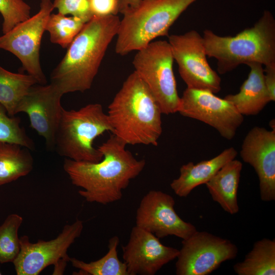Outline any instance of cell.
<instances>
[{"instance_id":"d4e9b609","label":"cell","mask_w":275,"mask_h":275,"mask_svg":"<svg viewBox=\"0 0 275 275\" xmlns=\"http://www.w3.org/2000/svg\"><path fill=\"white\" fill-rule=\"evenodd\" d=\"M23 222L20 215H9L0 225V263L13 262L20 250L18 230Z\"/></svg>"},{"instance_id":"4316f807","label":"cell","mask_w":275,"mask_h":275,"mask_svg":"<svg viewBox=\"0 0 275 275\" xmlns=\"http://www.w3.org/2000/svg\"><path fill=\"white\" fill-rule=\"evenodd\" d=\"M31 7L23 0H0V13L3 18V34L29 18Z\"/></svg>"},{"instance_id":"cb8c5ba5","label":"cell","mask_w":275,"mask_h":275,"mask_svg":"<svg viewBox=\"0 0 275 275\" xmlns=\"http://www.w3.org/2000/svg\"><path fill=\"white\" fill-rule=\"evenodd\" d=\"M86 23L78 18L68 17L58 12L49 15L45 31L49 32L51 43L65 48H68Z\"/></svg>"},{"instance_id":"ac0fdd59","label":"cell","mask_w":275,"mask_h":275,"mask_svg":"<svg viewBox=\"0 0 275 275\" xmlns=\"http://www.w3.org/2000/svg\"><path fill=\"white\" fill-rule=\"evenodd\" d=\"M247 65L250 71L239 91L227 95L224 98L232 103L242 116L256 115L271 100L264 82L263 66L257 63Z\"/></svg>"},{"instance_id":"52a82bcc","label":"cell","mask_w":275,"mask_h":275,"mask_svg":"<svg viewBox=\"0 0 275 275\" xmlns=\"http://www.w3.org/2000/svg\"><path fill=\"white\" fill-rule=\"evenodd\" d=\"M174 59L168 41H152L138 50L132 64L134 71L147 86L162 114L178 112L180 97L173 69Z\"/></svg>"},{"instance_id":"ffe728a7","label":"cell","mask_w":275,"mask_h":275,"mask_svg":"<svg viewBox=\"0 0 275 275\" xmlns=\"http://www.w3.org/2000/svg\"><path fill=\"white\" fill-rule=\"evenodd\" d=\"M13 143L0 142V186L28 175L34 160L29 149Z\"/></svg>"},{"instance_id":"44dd1931","label":"cell","mask_w":275,"mask_h":275,"mask_svg":"<svg viewBox=\"0 0 275 275\" xmlns=\"http://www.w3.org/2000/svg\"><path fill=\"white\" fill-rule=\"evenodd\" d=\"M233 269L238 275H274V239L256 241L243 260L235 264Z\"/></svg>"},{"instance_id":"1f68e13d","label":"cell","mask_w":275,"mask_h":275,"mask_svg":"<svg viewBox=\"0 0 275 275\" xmlns=\"http://www.w3.org/2000/svg\"><path fill=\"white\" fill-rule=\"evenodd\" d=\"M269 125L270 126L271 130H275V122L274 119H272L269 122Z\"/></svg>"},{"instance_id":"5bb4252c","label":"cell","mask_w":275,"mask_h":275,"mask_svg":"<svg viewBox=\"0 0 275 275\" xmlns=\"http://www.w3.org/2000/svg\"><path fill=\"white\" fill-rule=\"evenodd\" d=\"M123 262L128 275H154L176 259L179 250L162 244L159 238L136 226L122 248Z\"/></svg>"},{"instance_id":"5b68a950","label":"cell","mask_w":275,"mask_h":275,"mask_svg":"<svg viewBox=\"0 0 275 275\" xmlns=\"http://www.w3.org/2000/svg\"><path fill=\"white\" fill-rule=\"evenodd\" d=\"M197 0H142L120 19L115 51L125 56L139 50L156 38L168 36L173 24Z\"/></svg>"},{"instance_id":"e0dca14e","label":"cell","mask_w":275,"mask_h":275,"mask_svg":"<svg viewBox=\"0 0 275 275\" xmlns=\"http://www.w3.org/2000/svg\"><path fill=\"white\" fill-rule=\"evenodd\" d=\"M237 152L234 147L226 149L216 156L194 164L189 162L180 169V175L170 186L180 197H186L196 187L208 182L229 161L235 159Z\"/></svg>"},{"instance_id":"603a6c76","label":"cell","mask_w":275,"mask_h":275,"mask_svg":"<svg viewBox=\"0 0 275 275\" xmlns=\"http://www.w3.org/2000/svg\"><path fill=\"white\" fill-rule=\"evenodd\" d=\"M119 238L114 236L108 241V251L100 259L89 263L75 258H70L72 265L79 271L75 274L81 275H128L127 267L118 256L117 247Z\"/></svg>"},{"instance_id":"7c38bea8","label":"cell","mask_w":275,"mask_h":275,"mask_svg":"<svg viewBox=\"0 0 275 275\" xmlns=\"http://www.w3.org/2000/svg\"><path fill=\"white\" fill-rule=\"evenodd\" d=\"M178 112L182 116L203 122L231 140L244 118L230 101L204 90L186 88L180 97Z\"/></svg>"},{"instance_id":"9a60e30c","label":"cell","mask_w":275,"mask_h":275,"mask_svg":"<svg viewBox=\"0 0 275 275\" xmlns=\"http://www.w3.org/2000/svg\"><path fill=\"white\" fill-rule=\"evenodd\" d=\"M63 95L51 84L33 86L19 102L16 114L25 113L30 125L43 136L48 149H54V138L63 107Z\"/></svg>"},{"instance_id":"4fadbf2b","label":"cell","mask_w":275,"mask_h":275,"mask_svg":"<svg viewBox=\"0 0 275 275\" xmlns=\"http://www.w3.org/2000/svg\"><path fill=\"white\" fill-rule=\"evenodd\" d=\"M170 195L160 190L148 191L142 199L135 216L136 226L159 238L169 235L186 239L197 231L191 223L183 220L174 209Z\"/></svg>"},{"instance_id":"3957f363","label":"cell","mask_w":275,"mask_h":275,"mask_svg":"<svg viewBox=\"0 0 275 275\" xmlns=\"http://www.w3.org/2000/svg\"><path fill=\"white\" fill-rule=\"evenodd\" d=\"M113 134L127 145H158L162 133L160 108L150 90L133 71L108 106Z\"/></svg>"},{"instance_id":"f546056e","label":"cell","mask_w":275,"mask_h":275,"mask_svg":"<svg viewBox=\"0 0 275 275\" xmlns=\"http://www.w3.org/2000/svg\"><path fill=\"white\" fill-rule=\"evenodd\" d=\"M264 82L269 93L271 101H275V64L265 66L264 68Z\"/></svg>"},{"instance_id":"d6986e66","label":"cell","mask_w":275,"mask_h":275,"mask_svg":"<svg viewBox=\"0 0 275 275\" xmlns=\"http://www.w3.org/2000/svg\"><path fill=\"white\" fill-rule=\"evenodd\" d=\"M242 163L233 159L222 167L205 184L213 200L230 214L239 211L237 192Z\"/></svg>"},{"instance_id":"9c48e42d","label":"cell","mask_w":275,"mask_h":275,"mask_svg":"<svg viewBox=\"0 0 275 275\" xmlns=\"http://www.w3.org/2000/svg\"><path fill=\"white\" fill-rule=\"evenodd\" d=\"M54 9L50 0H41L36 14L0 36V49L15 55L23 69L40 85L46 83L40 65V45L48 18Z\"/></svg>"},{"instance_id":"8992f818","label":"cell","mask_w":275,"mask_h":275,"mask_svg":"<svg viewBox=\"0 0 275 275\" xmlns=\"http://www.w3.org/2000/svg\"><path fill=\"white\" fill-rule=\"evenodd\" d=\"M106 131L113 133V129L101 104L91 103L78 110L63 108L54 149L60 155L74 161L99 162L103 154L93 142Z\"/></svg>"},{"instance_id":"8fae6325","label":"cell","mask_w":275,"mask_h":275,"mask_svg":"<svg viewBox=\"0 0 275 275\" xmlns=\"http://www.w3.org/2000/svg\"><path fill=\"white\" fill-rule=\"evenodd\" d=\"M237 246L206 231H196L182 240L176 262L177 275H208L226 261L235 259Z\"/></svg>"},{"instance_id":"ba28073f","label":"cell","mask_w":275,"mask_h":275,"mask_svg":"<svg viewBox=\"0 0 275 275\" xmlns=\"http://www.w3.org/2000/svg\"><path fill=\"white\" fill-rule=\"evenodd\" d=\"M83 229V222L76 219L73 223L65 225L53 239L32 243L28 236L20 237V250L12 262L16 274L38 275L51 265H54L53 274H62L70 262L68 250L80 236Z\"/></svg>"},{"instance_id":"d6a6232c","label":"cell","mask_w":275,"mask_h":275,"mask_svg":"<svg viewBox=\"0 0 275 275\" xmlns=\"http://www.w3.org/2000/svg\"><path fill=\"white\" fill-rule=\"evenodd\" d=\"M2 274V272H1V270H0V275Z\"/></svg>"},{"instance_id":"30bf717a","label":"cell","mask_w":275,"mask_h":275,"mask_svg":"<svg viewBox=\"0 0 275 275\" xmlns=\"http://www.w3.org/2000/svg\"><path fill=\"white\" fill-rule=\"evenodd\" d=\"M174 61L187 88L217 93L221 90V78L207 60L203 36L197 31L169 36Z\"/></svg>"},{"instance_id":"f1b7e54d","label":"cell","mask_w":275,"mask_h":275,"mask_svg":"<svg viewBox=\"0 0 275 275\" xmlns=\"http://www.w3.org/2000/svg\"><path fill=\"white\" fill-rule=\"evenodd\" d=\"M90 6L93 16H106L119 13L118 0H90Z\"/></svg>"},{"instance_id":"7a4b0ae2","label":"cell","mask_w":275,"mask_h":275,"mask_svg":"<svg viewBox=\"0 0 275 275\" xmlns=\"http://www.w3.org/2000/svg\"><path fill=\"white\" fill-rule=\"evenodd\" d=\"M120 21L117 15L93 16L85 23L50 75V84L60 93L91 88Z\"/></svg>"},{"instance_id":"6da1fadb","label":"cell","mask_w":275,"mask_h":275,"mask_svg":"<svg viewBox=\"0 0 275 275\" xmlns=\"http://www.w3.org/2000/svg\"><path fill=\"white\" fill-rule=\"evenodd\" d=\"M126 145L112 134L98 149L103 158L97 162L66 158L63 169L78 194L87 202L106 205L120 200L130 181L142 172L146 161L138 160Z\"/></svg>"},{"instance_id":"277c9868","label":"cell","mask_w":275,"mask_h":275,"mask_svg":"<svg viewBox=\"0 0 275 275\" xmlns=\"http://www.w3.org/2000/svg\"><path fill=\"white\" fill-rule=\"evenodd\" d=\"M202 36L207 57L217 60L221 74L241 64H275V19L269 10H264L253 26L234 36H221L208 29Z\"/></svg>"},{"instance_id":"484cf974","label":"cell","mask_w":275,"mask_h":275,"mask_svg":"<svg viewBox=\"0 0 275 275\" xmlns=\"http://www.w3.org/2000/svg\"><path fill=\"white\" fill-rule=\"evenodd\" d=\"M20 124V119L9 116L5 107L0 103V142L16 144L34 150L33 141Z\"/></svg>"},{"instance_id":"2e32d148","label":"cell","mask_w":275,"mask_h":275,"mask_svg":"<svg viewBox=\"0 0 275 275\" xmlns=\"http://www.w3.org/2000/svg\"><path fill=\"white\" fill-rule=\"evenodd\" d=\"M240 156L258 175L261 199L264 202L274 201L275 130L254 127L243 141Z\"/></svg>"},{"instance_id":"4dcf8cb0","label":"cell","mask_w":275,"mask_h":275,"mask_svg":"<svg viewBox=\"0 0 275 275\" xmlns=\"http://www.w3.org/2000/svg\"><path fill=\"white\" fill-rule=\"evenodd\" d=\"M142 0H118V12L123 14L128 9L136 7Z\"/></svg>"},{"instance_id":"83f0119b","label":"cell","mask_w":275,"mask_h":275,"mask_svg":"<svg viewBox=\"0 0 275 275\" xmlns=\"http://www.w3.org/2000/svg\"><path fill=\"white\" fill-rule=\"evenodd\" d=\"M54 8L63 15H71L78 18L85 22L92 17L90 6V0H54L52 2Z\"/></svg>"},{"instance_id":"7402d4cb","label":"cell","mask_w":275,"mask_h":275,"mask_svg":"<svg viewBox=\"0 0 275 275\" xmlns=\"http://www.w3.org/2000/svg\"><path fill=\"white\" fill-rule=\"evenodd\" d=\"M37 84L32 75L11 72L0 66V103L9 116L16 114L20 100L30 89Z\"/></svg>"}]
</instances>
